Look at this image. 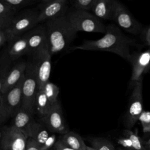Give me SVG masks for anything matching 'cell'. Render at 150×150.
Segmentation results:
<instances>
[{"mask_svg": "<svg viewBox=\"0 0 150 150\" xmlns=\"http://www.w3.org/2000/svg\"><path fill=\"white\" fill-rule=\"evenodd\" d=\"M137 45V41L126 36L118 26L110 24L106 26L104 36L98 40H85L73 49L83 50L104 51L118 54L125 60L130 62L131 47Z\"/></svg>", "mask_w": 150, "mask_h": 150, "instance_id": "obj_1", "label": "cell"}, {"mask_svg": "<svg viewBox=\"0 0 150 150\" xmlns=\"http://www.w3.org/2000/svg\"><path fill=\"white\" fill-rule=\"evenodd\" d=\"M43 23L52 56L66 50L77 36V32L67 21L66 15L48 20Z\"/></svg>", "mask_w": 150, "mask_h": 150, "instance_id": "obj_2", "label": "cell"}, {"mask_svg": "<svg viewBox=\"0 0 150 150\" xmlns=\"http://www.w3.org/2000/svg\"><path fill=\"white\" fill-rule=\"evenodd\" d=\"M66 17L77 32L105 33L106 26L101 19L90 12L71 9L67 11Z\"/></svg>", "mask_w": 150, "mask_h": 150, "instance_id": "obj_3", "label": "cell"}, {"mask_svg": "<svg viewBox=\"0 0 150 150\" xmlns=\"http://www.w3.org/2000/svg\"><path fill=\"white\" fill-rule=\"evenodd\" d=\"M39 10L36 8H28L16 13L9 26L5 30L8 42L28 32L39 23L38 18Z\"/></svg>", "mask_w": 150, "mask_h": 150, "instance_id": "obj_4", "label": "cell"}, {"mask_svg": "<svg viewBox=\"0 0 150 150\" xmlns=\"http://www.w3.org/2000/svg\"><path fill=\"white\" fill-rule=\"evenodd\" d=\"M26 61L27 66L24 74L22 88V100L21 106L35 114L34 103L39 89L38 79L35 67L32 58L28 56Z\"/></svg>", "mask_w": 150, "mask_h": 150, "instance_id": "obj_5", "label": "cell"}, {"mask_svg": "<svg viewBox=\"0 0 150 150\" xmlns=\"http://www.w3.org/2000/svg\"><path fill=\"white\" fill-rule=\"evenodd\" d=\"M24 76L13 88L4 94H1L0 103V125L12 117L15 112L21 106L22 88Z\"/></svg>", "mask_w": 150, "mask_h": 150, "instance_id": "obj_6", "label": "cell"}, {"mask_svg": "<svg viewBox=\"0 0 150 150\" xmlns=\"http://www.w3.org/2000/svg\"><path fill=\"white\" fill-rule=\"evenodd\" d=\"M30 56L35 67L37 75L38 88L43 89V87L49 81L51 71L52 55L49 50L47 43L40 49L28 55Z\"/></svg>", "mask_w": 150, "mask_h": 150, "instance_id": "obj_7", "label": "cell"}, {"mask_svg": "<svg viewBox=\"0 0 150 150\" xmlns=\"http://www.w3.org/2000/svg\"><path fill=\"white\" fill-rule=\"evenodd\" d=\"M127 111L124 115V124L127 129L132 128L138 121L143 111L142 78L137 81L132 87Z\"/></svg>", "mask_w": 150, "mask_h": 150, "instance_id": "obj_8", "label": "cell"}, {"mask_svg": "<svg viewBox=\"0 0 150 150\" xmlns=\"http://www.w3.org/2000/svg\"><path fill=\"white\" fill-rule=\"evenodd\" d=\"M0 131V143L2 150L25 149L28 137L23 131L13 125L3 127Z\"/></svg>", "mask_w": 150, "mask_h": 150, "instance_id": "obj_9", "label": "cell"}, {"mask_svg": "<svg viewBox=\"0 0 150 150\" xmlns=\"http://www.w3.org/2000/svg\"><path fill=\"white\" fill-rule=\"evenodd\" d=\"M69 1L67 0H43L38 2V23L66 15L69 11Z\"/></svg>", "mask_w": 150, "mask_h": 150, "instance_id": "obj_10", "label": "cell"}, {"mask_svg": "<svg viewBox=\"0 0 150 150\" xmlns=\"http://www.w3.org/2000/svg\"><path fill=\"white\" fill-rule=\"evenodd\" d=\"M26 135L34 140L41 150L52 149L57 141L56 134L50 132L42 122L35 120L29 125Z\"/></svg>", "mask_w": 150, "mask_h": 150, "instance_id": "obj_11", "label": "cell"}, {"mask_svg": "<svg viewBox=\"0 0 150 150\" xmlns=\"http://www.w3.org/2000/svg\"><path fill=\"white\" fill-rule=\"evenodd\" d=\"M112 20L125 32L134 35L141 33L142 25L135 19L128 9L121 2L117 1Z\"/></svg>", "mask_w": 150, "mask_h": 150, "instance_id": "obj_12", "label": "cell"}, {"mask_svg": "<svg viewBox=\"0 0 150 150\" xmlns=\"http://www.w3.org/2000/svg\"><path fill=\"white\" fill-rule=\"evenodd\" d=\"M39 121L54 134H59L62 135L69 131L66 126L62 108L59 101L52 106L46 115L39 119Z\"/></svg>", "mask_w": 150, "mask_h": 150, "instance_id": "obj_13", "label": "cell"}, {"mask_svg": "<svg viewBox=\"0 0 150 150\" xmlns=\"http://www.w3.org/2000/svg\"><path fill=\"white\" fill-rule=\"evenodd\" d=\"M132 65V74L129 86L133 87L134 84L142 78L150 68V49L131 54L129 62Z\"/></svg>", "mask_w": 150, "mask_h": 150, "instance_id": "obj_14", "label": "cell"}, {"mask_svg": "<svg viewBox=\"0 0 150 150\" xmlns=\"http://www.w3.org/2000/svg\"><path fill=\"white\" fill-rule=\"evenodd\" d=\"M26 66L27 61L21 60L11 67L2 87L1 94H4L16 86L23 77Z\"/></svg>", "mask_w": 150, "mask_h": 150, "instance_id": "obj_15", "label": "cell"}, {"mask_svg": "<svg viewBox=\"0 0 150 150\" xmlns=\"http://www.w3.org/2000/svg\"><path fill=\"white\" fill-rule=\"evenodd\" d=\"M26 33L29 47L28 55L31 54L47 43L46 29L43 23L36 26Z\"/></svg>", "mask_w": 150, "mask_h": 150, "instance_id": "obj_16", "label": "cell"}, {"mask_svg": "<svg viewBox=\"0 0 150 150\" xmlns=\"http://www.w3.org/2000/svg\"><path fill=\"white\" fill-rule=\"evenodd\" d=\"M6 49L8 56L13 61L23 55H28L29 47L26 33L9 40Z\"/></svg>", "mask_w": 150, "mask_h": 150, "instance_id": "obj_17", "label": "cell"}, {"mask_svg": "<svg viewBox=\"0 0 150 150\" xmlns=\"http://www.w3.org/2000/svg\"><path fill=\"white\" fill-rule=\"evenodd\" d=\"M117 2L115 0H95L91 12L100 19L112 20Z\"/></svg>", "mask_w": 150, "mask_h": 150, "instance_id": "obj_18", "label": "cell"}, {"mask_svg": "<svg viewBox=\"0 0 150 150\" xmlns=\"http://www.w3.org/2000/svg\"><path fill=\"white\" fill-rule=\"evenodd\" d=\"M124 137L118 139L119 144L126 150H146L144 144L140 137L135 132L128 129L123 131Z\"/></svg>", "mask_w": 150, "mask_h": 150, "instance_id": "obj_19", "label": "cell"}, {"mask_svg": "<svg viewBox=\"0 0 150 150\" xmlns=\"http://www.w3.org/2000/svg\"><path fill=\"white\" fill-rule=\"evenodd\" d=\"M34 115L33 112L21 106L12 117L13 124L12 125L23 131L26 135L28 128L34 120Z\"/></svg>", "mask_w": 150, "mask_h": 150, "instance_id": "obj_20", "label": "cell"}, {"mask_svg": "<svg viewBox=\"0 0 150 150\" xmlns=\"http://www.w3.org/2000/svg\"><path fill=\"white\" fill-rule=\"evenodd\" d=\"M52 105L47 98L43 89H38L34 103L35 114H37L40 118L47 114Z\"/></svg>", "mask_w": 150, "mask_h": 150, "instance_id": "obj_21", "label": "cell"}, {"mask_svg": "<svg viewBox=\"0 0 150 150\" xmlns=\"http://www.w3.org/2000/svg\"><path fill=\"white\" fill-rule=\"evenodd\" d=\"M59 139L65 145L74 150H87V145L83 139L74 132L69 131L62 135Z\"/></svg>", "mask_w": 150, "mask_h": 150, "instance_id": "obj_22", "label": "cell"}, {"mask_svg": "<svg viewBox=\"0 0 150 150\" xmlns=\"http://www.w3.org/2000/svg\"><path fill=\"white\" fill-rule=\"evenodd\" d=\"M13 62L7 53L6 47L4 48L0 57V93Z\"/></svg>", "mask_w": 150, "mask_h": 150, "instance_id": "obj_23", "label": "cell"}, {"mask_svg": "<svg viewBox=\"0 0 150 150\" xmlns=\"http://www.w3.org/2000/svg\"><path fill=\"white\" fill-rule=\"evenodd\" d=\"M43 90L47 98L52 105L59 101L58 96L60 92V88L57 85L49 81L46 83Z\"/></svg>", "mask_w": 150, "mask_h": 150, "instance_id": "obj_24", "label": "cell"}, {"mask_svg": "<svg viewBox=\"0 0 150 150\" xmlns=\"http://www.w3.org/2000/svg\"><path fill=\"white\" fill-rule=\"evenodd\" d=\"M91 147L96 150H115L112 143L105 138L94 137L90 139Z\"/></svg>", "mask_w": 150, "mask_h": 150, "instance_id": "obj_25", "label": "cell"}, {"mask_svg": "<svg viewBox=\"0 0 150 150\" xmlns=\"http://www.w3.org/2000/svg\"><path fill=\"white\" fill-rule=\"evenodd\" d=\"M8 4L17 13L20 10L28 6L33 5L37 3L35 1L32 0H2Z\"/></svg>", "mask_w": 150, "mask_h": 150, "instance_id": "obj_26", "label": "cell"}, {"mask_svg": "<svg viewBox=\"0 0 150 150\" xmlns=\"http://www.w3.org/2000/svg\"><path fill=\"white\" fill-rule=\"evenodd\" d=\"M95 0H74L69 1L73 9L89 12L91 11Z\"/></svg>", "mask_w": 150, "mask_h": 150, "instance_id": "obj_27", "label": "cell"}, {"mask_svg": "<svg viewBox=\"0 0 150 150\" xmlns=\"http://www.w3.org/2000/svg\"><path fill=\"white\" fill-rule=\"evenodd\" d=\"M138 121H140L144 134L150 132V111H143L140 115Z\"/></svg>", "mask_w": 150, "mask_h": 150, "instance_id": "obj_28", "label": "cell"}, {"mask_svg": "<svg viewBox=\"0 0 150 150\" xmlns=\"http://www.w3.org/2000/svg\"><path fill=\"white\" fill-rule=\"evenodd\" d=\"M16 13L14 10L8 4H5L2 0L0 1V16L13 18Z\"/></svg>", "mask_w": 150, "mask_h": 150, "instance_id": "obj_29", "label": "cell"}, {"mask_svg": "<svg viewBox=\"0 0 150 150\" xmlns=\"http://www.w3.org/2000/svg\"><path fill=\"white\" fill-rule=\"evenodd\" d=\"M52 149L53 150H74L65 145L60 139L57 140Z\"/></svg>", "mask_w": 150, "mask_h": 150, "instance_id": "obj_30", "label": "cell"}, {"mask_svg": "<svg viewBox=\"0 0 150 150\" xmlns=\"http://www.w3.org/2000/svg\"><path fill=\"white\" fill-rule=\"evenodd\" d=\"M25 150H41L38 145L30 138H28Z\"/></svg>", "mask_w": 150, "mask_h": 150, "instance_id": "obj_31", "label": "cell"}, {"mask_svg": "<svg viewBox=\"0 0 150 150\" xmlns=\"http://www.w3.org/2000/svg\"><path fill=\"white\" fill-rule=\"evenodd\" d=\"M12 18L0 16V29L6 30L10 25Z\"/></svg>", "mask_w": 150, "mask_h": 150, "instance_id": "obj_32", "label": "cell"}, {"mask_svg": "<svg viewBox=\"0 0 150 150\" xmlns=\"http://www.w3.org/2000/svg\"><path fill=\"white\" fill-rule=\"evenodd\" d=\"M8 42V38L5 30L0 29V47Z\"/></svg>", "mask_w": 150, "mask_h": 150, "instance_id": "obj_33", "label": "cell"}, {"mask_svg": "<svg viewBox=\"0 0 150 150\" xmlns=\"http://www.w3.org/2000/svg\"><path fill=\"white\" fill-rule=\"evenodd\" d=\"M144 40L146 45L150 46V27H149L144 35Z\"/></svg>", "mask_w": 150, "mask_h": 150, "instance_id": "obj_34", "label": "cell"}, {"mask_svg": "<svg viewBox=\"0 0 150 150\" xmlns=\"http://www.w3.org/2000/svg\"><path fill=\"white\" fill-rule=\"evenodd\" d=\"M146 150H150V138L145 142H144Z\"/></svg>", "mask_w": 150, "mask_h": 150, "instance_id": "obj_35", "label": "cell"}, {"mask_svg": "<svg viewBox=\"0 0 150 150\" xmlns=\"http://www.w3.org/2000/svg\"><path fill=\"white\" fill-rule=\"evenodd\" d=\"M87 150H96L94 148H92L91 146H87Z\"/></svg>", "mask_w": 150, "mask_h": 150, "instance_id": "obj_36", "label": "cell"}, {"mask_svg": "<svg viewBox=\"0 0 150 150\" xmlns=\"http://www.w3.org/2000/svg\"><path fill=\"white\" fill-rule=\"evenodd\" d=\"M2 50L0 51V57H1V54H2Z\"/></svg>", "mask_w": 150, "mask_h": 150, "instance_id": "obj_37", "label": "cell"}, {"mask_svg": "<svg viewBox=\"0 0 150 150\" xmlns=\"http://www.w3.org/2000/svg\"><path fill=\"white\" fill-rule=\"evenodd\" d=\"M1 94L0 93V103H1Z\"/></svg>", "mask_w": 150, "mask_h": 150, "instance_id": "obj_38", "label": "cell"}, {"mask_svg": "<svg viewBox=\"0 0 150 150\" xmlns=\"http://www.w3.org/2000/svg\"><path fill=\"white\" fill-rule=\"evenodd\" d=\"M1 131H0V139H1Z\"/></svg>", "mask_w": 150, "mask_h": 150, "instance_id": "obj_39", "label": "cell"}, {"mask_svg": "<svg viewBox=\"0 0 150 150\" xmlns=\"http://www.w3.org/2000/svg\"><path fill=\"white\" fill-rule=\"evenodd\" d=\"M122 150H126V149H122Z\"/></svg>", "mask_w": 150, "mask_h": 150, "instance_id": "obj_40", "label": "cell"}, {"mask_svg": "<svg viewBox=\"0 0 150 150\" xmlns=\"http://www.w3.org/2000/svg\"><path fill=\"white\" fill-rule=\"evenodd\" d=\"M50 150H53V149H50Z\"/></svg>", "mask_w": 150, "mask_h": 150, "instance_id": "obj_41", "label": "cell"}]
</instances>
